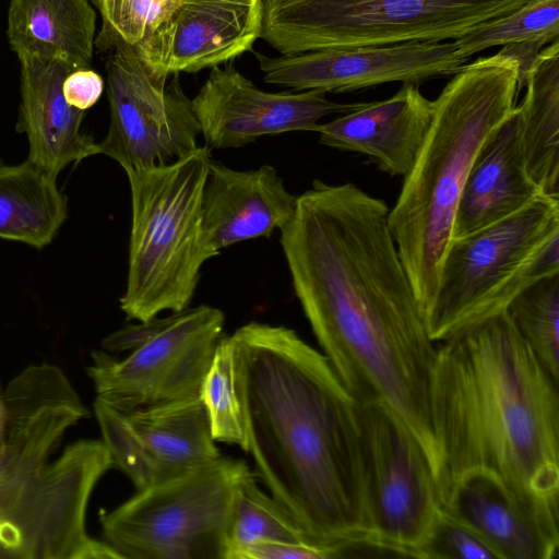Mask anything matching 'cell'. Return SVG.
<instances>
[{"instance_id":"obj_1","label":"cell","mask_w":559,"mask_h":559,"mask_svg":"<svg viewBox=\"0 0 559 559\" xmlns=\"http://www.w3.org/2000/svg\"><path fill=\"white\" fill-rule=\"evenodd\" d=\"M389 206L352 182L314 180L281 229L293 288L333 369L440 457L431 415L437 345L389 226Z\"/></svg>"},{"instance_id":"obj_2","label":"cell","mask_w":559,"mask_h":559,"mask_svg":"<svg viewBox=\"0 0 559 559\" xmlns=\"http://www.w3.org/2000/svg\"><path fill=\"white\" fill-rule=\"evenodd\" d=\"M229 336L243 451L271 497L337 558L372 548L359 402L295 330L251 321Z\"/></svg>"},{"instance_id":"obj_3","label":"cell","mask_w":559,"mask_h":559,"mask_svg":"<svg viewBox=\"0 0 559 559\" xmlns=\"http://www.w3.org/2000/svg\"><path fill=\"white\" fill-rule=\"evenodd\" d=\"M431 415L440 503L481 476L559 543V381L507 310L439 342Z\"/></svg>"},{"instance_id":"obj_4","label":"cell","mask_w":559,"mask_h":559,"mask_svg":"<svg viewBox=\"0 0 559 559\" xmlns=\"http://www.w3.org/2000/svg\"><path fill=\"white\" fill-rule=\"evenodd\" d=\"M518 70L478 58L465 63L433 100V114L389 226L424 313L453 239L457 204L483 148L516 107Z\"/></svg>"},{"instance_id":"obj_5","label":"cell","mask_w":559,"mask_h":559,"mask_svg":"<svg viewBox=\"0 0 559 559\" xmlns=\"http://www.w3.org/2000/svg\"><path fill=\"white\" fill-rule=\"evenodd\" d=\"M211 150L203 145L175 162L127 173L131 231L120 309L145 321L189 307L203 264L218 255L207 243L202 201Z\"/></svg>"},{"instance_id":"obj_6","label":"cell","mask_w":559,"mask_h":559,"mask_svg":"<svg viewBox=\"0 0 559 559\" xmlns=\"http://www.w3.org/2000/svg\"><path fill=\"white\" fill-rule=\"evenodd\" d=\"M559 273V199L542 195L511 216L453 238L433 298L428 333L441 342L506 311L533 282Z\"/></svg>"},{"instance_id":"obj_7","label":"cell","mask_w":559,"mask_h":559,"mask_svg":"<svg viewBox=\"0 0 559 559\" xmlns=\"http://www.w3.org/2000/svg\"><path fill=\"white\" fill-rule=\"evenodd\" d=\"M530 0H263L260 38L282 55L455 40Z\"/></svg>"},{"instance_id":"obj_8","label":"cell","mask_w":559,"mask_h":559,"mask_svg":"<svg viewBox=\"0 0 559 559\" xmlns=\"http://www.w3.org/2000/svg\"><path fill=\"white\" fill-rule=\"evenodd\" d=\"M249 472L221 455L136 490L100 512L104 542L120 559H226L234 492Z\"/></svg>"},{"instance_id":"obj_9","label":"cell","mask_w":559,"mask_h":559,"mask_svg":"<svg viewBox=\"0 0 559 559\" xmlns=\"http://www.w3.org/2000/svg\"><path fill=\"white\" fill-rule=\"evenodd\" d=\"M224 325L221 309L188 307L171 312L163 329L123 359L92 352L86 372L96 399L129 413L199 396Z\"/></svg>"},{"instance_id":"obj_10","label":"cell","mask_w":559,"mask_h":559,"mask_svg":"<svg viewBox=\"0 0 559 559\" xmlns=\"http://www.w3.org/2000/svg\"><path fill=\"white\" fill-rule=\"evenodd\" d=\"M106 61L110 122L99 154L127 173L175 162L195 151L201 128L178 75L154 78L134 48L119 44Z\"/></svg>"},{"instance_id":"obj_11","label":"cell","mask_w":559,"mask_h":559,"mask_svg":"<svg viewBox=\"0 0 559 559\" xmlns=\"http://www.w3.org/2000/svg\"><path fill=\"white\" fill-rule=\"evenodd\" d=\"M372 548L417 558L440 509L423 449L386 408L359 403Z\"/></svg>"},{"instance_id":"obj_12","label":"cell","mask_w":559,"mask_h":559,"mask_svg":"<svg viewBox=\"0 0 559 559\" xmlns=\"http://www.w3.org/2000/svg\"><path fill=\"white\" fill-rule=\"evenodd\" d=\"M318 90L265 92L235 67H214L192 100L205 146L235 148L265 135L317 132L320 120L354 111L365 103H336Z\"/></svg>"},{"instance_id":"obj_13","label":"cell","mask_w":559,"mask_h":559,"mask_svg":"<svg viewBox=\"0 0 559 559\" xmlns=\"http://www.w3.org/2000/svg\"><path fill=\"white\" fill-rule=\"evenodd\" d=\"M264 82L293 90L353 92L402 82L418 84L454 74L467 59L451 43H404L388 46L322 49L280 57L255 55Z\"/></svg>"},{"instance_id":"obj_14","label":"cell","mask_w":559,"mask_h":559,"mask_svg":"<svg viewBox=\"0 0 559 559\" xmlns=\"http://www.w3.org/2000/svg\"><path fill=\"white\" fill-rule=\"evenodd\" d=\"M262 22L263 0H170L155 28L133 48L154 78L167 81L251 50Z\"/></svg>"},{"instance_id":"obj_15","label":"cell","mask_w":559,"mask_h":559,"mask_svg":"<svg viewBox=\"0 0 559 559\" xmlns=\"http://www.w3.org/2000/svg\"><path fill=\"white\" fill-rule=\"evenodd\" d=\"M296 203L275 167L238 170L211 158L202 201L206 241L219 253L237 242L269 238L288 223Z\"/></svg>"},{"instance_id":"obj_16","label":"cell","mask_w":559,"mask_h":559,"mask_svg":"<svg viewBox=\"0 0 559 559\" xmlns=\"http://www.w3.org/2000/svg\"><path fill=\"white\" fill-rule=\"evenodd\" d=\"M433 100L417 84L403 83L392 97L365 105L320 123L319 142L328 147L366 156L381 171L404 176L414 163L429 129Z\"/></svg>"},{"instance_id":"obj_17","label":"cell","mask_w":559,"mask_h":559,"mask_svg":"<svg viewBox=\"0 0 559 559\" xmlns=\"http://www.w3.org/2000/svg\"><path fill=\"white\" fill-rule=\"evenodd\" d=\"M21 105L16 130L25 133L28 160L53 176L69 164L99 154L98 143L81 131L84 112L63 96L66 76L75 68L61 59L21 57Z\"/></svg>"},{"instance_id":"obj_18","label":"cell","mask_w":559,"mask_h":559,"mask_svg":"<svg viewBox=\"0 0 559 559\" xmlns=\"http://www.w3.org/2000/svg\"><path fill=\"white\" fill-rule=\"evenodd\" d=\"M542 195L526 170L514 109L483 148L468 174L455 213L453 238L511 216Z\"/></svg>"},{"instance_id":"obj_19","label":"cell","mask_w":559,"mask_h":559,"mask_svg":"<svg viewBox=\"0 0 559 559\" xmlns=\"http://www.w3.org/2000/svg\"><path fill=\"white\" fill-rule=\"evenodd\" d=\"M96 12L87 0H11L8 40L21 57L61 59L92 66Z\"/></svg>"},{"instance_id":"obj_20","label":"cell","mask_w":559,"mask_h":559,"mask_svg":"<svg viewBox=\"0 0 559 559\" xmlns=\"http://www.w3.org/2000/svg\"><path fill=\"white\" fill-rule=\"evenodd\" d=\"M440 506L474 530L500 559H556L559 543L524 515L490 479L466 478Z\"/></svg>"},{"instance_id":"obj_21","label":"cell","mask_w":559,"mask_h":559,"mask_svg":"<svg viewBox=\"0 0 559 559\" xmlns=\"http://www.w3.org/2000/svg\"><path fill=\"white\" fill-rule=\"evenodd\" d=\"M124 414L154 467L157 481L222 455L200 395Z\"/></svg>"},{"instance_id":"obj_22","label":"cell","mask_w":559,"mask_h":559,"mask_svg":"<svg viewBox=\"0 0 559 559\" xmlns=\"http://www.w3.org/2000/svg\"><path fill=\"white\" fill-rule=\"evenodd\" d=\"M67 430L64 420L48 409L14 406L7 411L0 441V527L38 485Z\"/></svg>"},{"instance_id":"obj_23","label":"cell","mask_w":559,"mask_h":559,"mask_svg":"<svg viewBox=\"0 0 559 559\" xmlns=\"http://www.w3.org/2000/svg\"><path fill=\"white\" fill-rule=\"evenodd\" d=\"M516 105L525 166L544 195L559 199V40L542 49Z\"/></svg>"},{"instance_id":"obj_24","label":"cell","mask_w":559,"mask_h":559,"mask_svg":"<svg viewBox=\"0 0 559 559\" xmlns=\"http://www.w3.org/2000/svg\"><path fill=\"white\" fill-rule=\"evenodd\" d=\"M68 216L57 177L31 160L0 163V238L35 248L49 245Z\"/></svg>"},{"instance_id":"obj_25","label":"cell","mask_w":559,"mask_h":559,"mask_svg":"<svg viewBox=\"0 0 559 559\" xmlns=\"http://www.w3.org/2000/svg\"><path fill=\"white\" fill-rule=\"evenodd\" d=\"M271 542L313 544L288 512L259 488L255 474L250 471L234 492L227 524L226 559H237L243 549Z\"/></svg>"},{"instance_id":"obj_26","label":"cell","mask_w":559,"mask_h":559,"mask_svg":"<svg viewBox=\"0 0 559 559\" xmlns=\"http://www.w3.org/2000/svg\"><path fill=\"white\" fill-rule=\"evenodd\" d=\"M507 312L542 365L559 381V273L526 286Z\"/></svg>"},{"instance_id":"obj_27","label":"cell","mask_w":559,"mask_h":559,"mask_svg":"<svg viewBox=\"0 0 559 559\" xmlns=\"http://www.w3.org/2000/svg\"><path fill=\"white\" fill-rule=\"evenodd\" d=\"M559 37V0H530L516 10L486 22L453 40L456 52L468 59L472 55L495 46Z\"/></svg>"},{"instance_id":"obj_28","label":"cell","mask_w":559,"mask_h":559,"mask_svg":"<svg viewBox=\"0 0 559 559\" xmlns=\"http://www.w3.org/2000/svg\"><path fill=\"white\" fill-rule=\"evenodd\" d=\"M200 397L216 442L245 448V429L236 389L234 353L229 335H223L201 385Z\"/></svg>"},{"instance_id":"obj_29","label":"cell","mask_w":559,"mask_h":559,"mask_svg":"<svg viewBox=\"0 0 559 559\" xmlns=\"http://www.w3.org/2000/svg\"><path fill=\"white\" fill-rule=\"evenodd\" d=\"M102 16L95 37L98 51L119 44L136 46L157 25L170 0H92Z\"/></svg>"},{"instance_id":"obj_30","label":"cell","mask_w":559,"mask_h":559,"mask_svg":"<svg viewBox=\"0 0 559 559\" xmlns=\"http://www.w3.org/2000/svg\"><path fill=\"white\" fill-rule=\"evenodd\" d=\"M94 413L100 429L102 441L109 452L112 468L120 469L136 490L156 483L154 467L126 414L97 399L94 402Z\"/></svg>"},{"instance_id":"obj_31","label":"cell","mask_w":559,"mask_h":559,"mask_svg":"<svg viewBox=\"0 0 559 559\" xmlns=\"http://www.w3.org/2000/svg\"><path fill=\"white\" fill-rule=\"evenodd\" d=\"M417 558L500 559L484 538L441 506Z\"/></svg>"},{"instance_id":"obj_32","label":"cell","mask_w":559,"mask_h":559,"mask_svg":"<svg viewBox=\"0 0 559 559\" xmlns=\"http://www.w3.org/2000/svg\"><path fill=\"white\" fill-rule=\"evenodd\" d=\"M331 559L336 554L325 547L309 543L271 542L243 549L237 559Z\"/></svg>"},{"instance_id":"obj_33","label":"cell","mask_w":559,"mask_h":559,"mask_svg":"<svg viewBox=\"0 0 559 559\" xmlns=\"http://www.w3.org/2000/svg\"><path fill=\"white\" fill-rule=\"evenodd\" d=\"M103 91V78L91 68L74 69L66 76L62 85L66 102L82 111L95 105Z\"/></svg>"},{"instance_id":"obj_34","label":"cell","mask_w":559,"mask_h":559,"mask_svg":"<svg viewBox=\"0 0 559 559\" xmlns=\"http://www.w3.org/2000/svg\"><path fill=\"white\" fill-rule=\"evenodd\" d=\"M167 321L168 317H154L135 324H128L107 335L102 342V347L111 353L132 352L154 336Z\"/></svg>"},{"instance_id":"obj_35","label":"cell","mask_w":559,"mask_h":559,"mask_svg":"<svg viewBox=\"0 0 559 559\" xmlns=\"http://www.w3.org/2000/svg\"><path fill=\"white\" fill-rule=\"evenodd\" d=\"M546 45L543 40H528L502 46V49L490 57H485L491 62H506L515 66L518 70V88L525 86L537 58Z\"/></svg>"},{"instance_id":"obj_36","label":"cell","mask_w":559,"mask_h":559,"mask_svg":"<svg viewBox=\"0 0 559 559\" xmlns=\"http://www.w3.org/2000/svg\"><path fill=\"white\" fill-rule=\"evenodd\" d=\"M7 424V409L3 399V392L0 390V441L4 435Z\"/></svg>"}]
</instances>
